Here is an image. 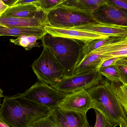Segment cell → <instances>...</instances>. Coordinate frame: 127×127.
<instances>
[{"instance_id":"8992f818","label":"cell","mask_w":127,"mask_h":127,"mask_svg":"<svg viewBox=\"0 0 127 127\" xmlns=\"http://www.w3.org/2000/svg\"><path fill=\"white\" fill-rule=\"evenodd\" d=\"M22 94L27 98L45 106L51 110L58 108L66 95L39 81Z\"/></svg>"},{"instance_id":"7402d4cb","label":"cell","mask_w":127,"mask_h":127,"mask_svg":"<svg viewBox=\"0 0 127 127\" xmlns=\"http://www.w3.org/2000/svg\"><path fill=\"white\" fill-rule=\"evenodd\" d=\"M114 90L116 97L121 104L127 116V85L114 83Z\"/></svg>"},{"instance_id":"30bf717a","label":"cell","mask_w":127,"mask_h":127,"mask_svg":"<svg viewBox=\"0 0 127 127\" xmlns=\"http://www.w3.org/2000/svg\"><path fill=\"white\" fill-rule=\"evenodd\" d=\"M123 38L118 37L115 40L109 42L93 52L75 67L73 75L95 69L98 71L103 63L105 54L110 52Z\"/></svg>"},{"instance_id":"836d02e7","label":"cell","mask_w":127,"mask_h":127,"mask_svg":"<svg viewBox=\"0 0 127 127\" xmlns=\"http://www.w3.org/2000/svg\"><path fill=\"white\" fill-rule=\"evenodd\" d=\"M3 91H2V90L1 89L0 87V99L1 97H3Z\"/></svg>"},{"instance_id":"ba28073f","label":"cell","mask_w":127,"mask_h":127,"mask_svg":"<svg viewBox=\"0 0 127 127\" xmlns=\"http://www.w3.org/2000/svg\"><path fill=\"white\" fill-rule=\"evenodd\" d=\"M92 15L98 23L127 27V11L110 3L101 6Z\"/></svg>"},{"instance_id":"cb8c5ba5","label":"cell","mask_w":127,"mask_h":127,"mask_svg":"<svg viewBox=\"0 0 127 127\" xmlns=\"http://www.w3.org/2000/svg\"><path fill=\"white\" fill-rule=\"evenodd\" d=\"M96 115V121L94 127H116L110 123L99 111L94 110Z\"/></svg>"},{"instance_id":"1f68e13d","label":"cell","mask_w":127,"mask_h":127,"mask_svg":"<svg viewBox=\"0 0 127 127\" xmlns=\"http://www.w3.org/2000/svg\"><path fill=\"white\" fill-rule=\"evenodd\" d=\"M116 64H117V65L122 64V65H127V57H124V58L121 59L120 60H119L118 62H117Z\"/></svg>"},{"instance_id":"83f0119b","label":"cell","mask_w":127,"mask_h":127,"mask_svg":"<svg viewBox=\"0 0 127 127\" xmlns=\"http://www.w3.org/2000/svg\"><path fill=\"white\" fill-rule=\"evenodd\" d=\"M123 57H115V58H111L107 60L106 61L104 62L101 65L100 67H106L110 66L112 65H114L116 64L117 62L121 59H123Z\"/></svg>"},{"instance_id":"ffe728a7","label":"cell","mask_w":127,"mask_h":127,"mask_svg":"<svg viewBox=\"0 0 127 127\" xmlns=\"http://www.w3.org/2000/svg\"><path fill=\"white\" fill-rule=\"evenodd\" d=\"M127 57V37L121 39L113 50L105 54L103 63L111 58L118 57L124 58Z\"/></svg>"},{"instance_id":"52a82bcc","label":"cell","mask_w":127,"mask_h":127,"mask_svg":"<svg viewBox=\"0 0 127 127\" xmlns=\"http://www.w3.org/2000/svg\"><path fill=\"white\" fill-rule=\"evenodd\" d=\"M103 76L97 69L80 74L65 77L55 89L59 92L68 94L81 89L86 90L98 84Z\"/></svg>"},{"instance_id":"603a6c76","label":"cell","mask_w":127,"mask_h":127,"mask_svg":"<svg viewBox=\"0 0 127 127\" xmlns=\"http://www.w3.org/2000/svg\"><path fill=\"white\" fill-rule=\"evenodd\" d=\"M62 0H40L37 3L40 9L45 14L62 4Z\"/></svg>"},{"instance_id":"d6986e66","label":"cell","mask_w":127,"mask_h":127,"mask_svg":"<svg viewBox=\"0 0 127 127\" xmlns=\"http://www.w3.org/2000/svg\"><path fill=\"white\" fill-rule=\"evenodd\" d=\"M38 36L34 35H25L19 36L16 39H11L10 41L16 45L21 46L26 50L29 51L33 48L40 47L41 45L37 41L39 40Z\"/></svg>"},{"instance_id":"ac0fdd59","label":"cell","mask_w":127,"mask_h":127,"mask_svg":"<svg viewBox=\"0 0 127 127\" xmlns=\"http://www.w3.org/2000/svg\"><path fill=\"white\" fill-rule=\"evenodd\" d=\"M118 38V37L110 36L107 38L94 39L84 44L81 49L76 66L81 63L86 57L93 52L109 42L115 40Z\"/></svg>"},{"instance_id":"d6a6232c","label":"cell","mask_w":127,"mask_h":127,"mask_svg":"<svg viewBox=\"0 0 127 127\" xmlns=\"http://www.w3.org/2000/svg\"><path fill=\"white\" fill-rule=\"evenodd\" d=\"M0 127H10L0 118Z\"/></svg>"},{"instance_id":"f1b7e54d","label":"cell","mask_w":127,"mask_h":127,"mask_svg":"<svg viewBox=\"0 0 127 127\" xmlns=\"http://www.w3.org/2000/svg\"><path fill=\"white\" fill-rule=\"evenodd\" d=\"M40 0H18L12 6L28 3H38Z\"/></svg>"},{"instance_id":"9a60e30c","label":"cell","mask_w":127,"mask_h":127,"mask_svg":"<svg viewBox=\"0 0 127 127\" xmlns=\"http://www.w3.org/2000/svg\"><path fill=\"white\" fill-rule=\"evenodd\" d=\"M47 33L44 27H18L0 25V36H11L19 37L22 36L34 35L42 39Z\"/></svg>"},{"instance_id":"4fadbf2b","label":"cell","mask_w":127,"mask_h":127,"mask_svg":"<svg viewBox=\"0 0 127 127\" xmlns=\"http://www.w3.org/2000/svg\"><path fill=\"white\" fill-rule=\"evenodd\" d=\"M68 29L88 31L108 36L127 37V27L110 24L98 23L75 27Z\"/></svg>"},{"instance_id":"3957f363","label":"cell","mask_w":127,"mask_h":127,"mask_svg":"<svg viewBox=\"0 0 127 127\" xmlns=\"http://www.w3.org/2000/svg\"><path fill=\"white\" fill-rule=\"evenodd\" d=\"M42 42L43 46L50 51L61 64L65 77L73 75L84 43L75 39L53 36L47 33L42 39Z\"/></svg>"},{"instance_id":"f546056e","label":"cell","mask_w":127,"mask_h":127,"mask_svg":"<svg viewBox=\"0 0 127 127\" xmlns=\"http://www.w3.org/2000/svg\"><path fill=\"white\" fill-rule=\"evenodd\" d=\"M9 7V6L4 3L2 0H0V17L4 13Z\"/></svg>"},{"instance_id":"5b68a950","label":"cell","mask_w":127,"mask_h":127,"mask_svg":"<svg viewBox=\"0 0 127 127\" xmlns=\"http://www.w3.org/2000/svg\"><path fill=\"white\" fill-rule=\"evenodd\" d=\"M32 68L38 80L55 89L66 77L61 64L50 51L45 46H43L40 56L32 64Z\"/></svg>"},{"instance_id":"8d00e7d4","label":"cell","mask_w":127,"mask_h":127,"mask_svg":"<svg viewBox=\"0 0 127 127\" xmlns=\"http://www.w3.org/2000/svg\"><path fill=\"white\" fill-rule=\"evenodd\" d=\"M33 127V126H31V127Z\"/></svg>"},{"instance_id":"8fae6325","label":"cell","mask_w":127,"mask_h":127,"mask_svg":"<svg viewBox=\"0 0 127 127\" xmlns=\"http://www.w3.org/2000/svg\"><path fill=\"white\" fill-rule=\"evenodd\" d=\"M51 116L58 127H90L85 114L58 107L51 110Z\"/></svg>"},{"instance_id":"d4e9b609","label":"cell","mask_w":127,"mask_h":127,"mask_svg":"<svg viewBox=\"0 0 127 127\" xmlns=\"http://www.w3.org/2000/svg\"><path fill=\"white\" fill-rule=\"evenodd\" d=\"M54 124V121L50 116L36 122L32 126L34 127H53Z\"/></svg>"},{"instance_id":"484cf974","label":"cell","mask_w":127,"mask_h":127,"mask_svg":"<svg viewBox=\"0 0 127 127\" xmlns=\"http://www.w3.org/2000/svg\"><path fill=\"white\" fill-rule=\"evenodd\" d=\"M117 65L120 74L121 83L127 85V65L122 64Z\"/></svg>"},{"instance_id":"d590c367","label":"cell","mask_w":127,"mask_h":127,"mask_svg":"<svg viewBox=\"0 0 127 127\" xmlns=\"http://www.w3.org/2000/svg\"><path fill=\"white\" fill-rule=\"evenodd\" d=\"M1 99H0V106H1Z\"/></svg>"},{"instance_id":"6da1fadb","label":"cell","mask_w":127,"mask_h":127,"mask_svg":"<svg viewBox=\"0 0 127 127\" xmlns=\"http://www.w3.org/2000/svg\"><path fill=\"white\" fill-rule=\"evenodd\" d=\"M51 110L18 93L4 97L0 118L10 127H29L51 116Z\"/></svg>"},{"instance_id":"e0dca14e","label":"cell","mask_w":127,"mask_h":127,"mask_svg":"<svg viewBox=\"0 0 127 127\" xmlns=\"http://www.w3.org/2000/svg\"><path fill=\"white\" fill-rule=\"evenodd\" d=\"M108 3L107 0H63L60 5L79 10L92 12Z\"/></svg>"},{"instance_id":"44dd1931","label":"cell","mask_w":127,"mask_h":127,"mask_svg":"<svg viewBox=\"0 0 127 127\" xmlns=\"http://www.w3.org/2000/svg\"><path fill=\"white\" fill-rule=\"evenodd\" d=\"M99 72L111 82L121 83L120 75L118 66L116 64L106 67H100Z\"/></svg>"},{"instance_id":"e575fe53","label":"cell","mask_w":127,"mask_h":127,"mask_svg":"<svg viewBox=\"0 0 127 127\" xmlns=\"http://www.w3.org/2000/svg\"><path fill=\"white\" fill-rule=\"evenodd\" d=\"M53 127H58V126H57L56 124H55V122H54V124Z\"/></svg>"},{"instance_id":"9c48e42d","label":"cell","mask_w":127,"mask_h":127,"mask_svg":"<svg viewBox=\"0 0 127 127\" xmlns=\"http://www.w3.org/2000/svg\"><path fill=\"white\" fill-rule=\"evenodd\" d=\"M58 107L66 111L86 115L92 109V99L87 90H80L66 94Z\"/></svg>"},{"instance_id":"7c38bea8","label":"cell","mask_w":127,"mask_h":127,"mask_svg":"<svg viewBox=\"0 0 127 127\" xmlns=\"http://www.w3.org/2000/svg\"><path fill=\"white\" fill-rule=\"evenodd\" d=\"M45 28L47 32L53 36L78 40L84 44L94 39L110 37L95 33L75 29L53 27L46 25L45 26Z\"/></svg>"},{"instance_id":"74e56055","label":"cell","mask_w":127,"mask_h":127,"mask_svg":"<svg viewBox=\"0 0 127 127\" xmlns=\"http://www.w3.org/2000/svg\"><path fill=\"white\" fill-rule=\"evenodd\" d=\"M62 1H63V0H62Z\"/></svg>"},{"instance_id":"7a4b0ae2","label":"cell","mask_w":127,"mask_h":127,"mask_svg":"<svg viewBox=\"0 0 127 127\" xmlns=\"http://www.w3.org/2000/svg\"><path fill=\"white\" fill-rule=\"evenodd\" d=\"M114 83L103 78L98 84L87 90L92 109L99 111L113 125L127 127V114L116 95Z\"/></svg>"},{"instance_id":"5bb4252c","label":"cell","mask_w":127,"mask_h":127,"mask_svg":"<svg viewBox=\"0 0 127 127\" xmlns=\"http://www.w3.org/2000/svg\"><path fill=\"white\" fill-rule=\"evenodd\" d=\"M46 14L42 12L34 17L19 18L0 17V25L18 27H39L46 25Z\"/></svg>"},{"instance_id":"2e32d148","label":"cell","mask_w":127,"mask_h":127,"mask_svg":"<svg viewBox=\"0 0 127 127\" xmlns=\"http://www.w3.org/2000/svg\"><path fill=\"white\" fill-rule=\"evenodd\" d=\"M42 11L37 4L28 3L18 4L9 7L2 16L25 18L34 17Z\"/></svg>"},{"instance_id":"4dcf8cb0","label":"cell","mask_w":127,"mask_h":127,"mask_svg":"<svg viewBox=\"0 0 127 127\" xmlns=\"http://www.w3.org/2000/svg\"><path fill=\"white\" fill-rule=\"evenodd\" d=\"M17 0H2L4 3L8 5L9 7L12 6Z\"/></svg>"},{"instance_id":"4316f807","label":"cell","mask_w":127,"mask_h":127,"mask_svg":"<svg viewBox=\"0 0 127 127\" xmlns=\"http://www.w3.org/2000/svg\"><path fill=\"white\" fill-rule=\"evenodd\" d=\"M109 3L127 11V0H107Z\"/></svg>"},{"instance_id":"277c9868","label":"cell","mask_w":127,"mask_h":127,"mask_svg":"<svg viewBox=\"0 0 127 127\" xmlns=\"http://www.w3.org/2000/svg\"><path fill=\"white\" fill-rule=\"evenodd\" d=\"M46 26L71 28L98 23L92 12L79 10L60 5L46 14Z\"/></svg>"}]
</instances>
